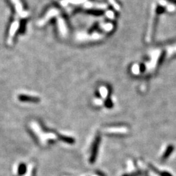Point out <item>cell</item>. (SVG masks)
I'll list each match as a JSON object with an SVG mask.
<instances>
[{
	"mask_svg": "<svg viewBox=\"0 0 176 176\" xmlns=\"http://www.w3.org/2000/svg\"><path fill=\"white\" fill-rule=\"evenodd\" d=\"M30 126L34 133L37 136L40 143L43 146H46L48 141L54 140L57 139V136L55 134L52 133V132H45L43 131L37 122L32 121L30 123Z\"/></svg>",
	"mask_w": 176,
	"mask_h": 176,
	"instance_id": "1",
	"label": "cell"
},
{
	"mask_svg": "<svg viewBox=\"0 0 176 176\" xmlns=\"http://www.w3.org/2000/svg\"><path fill=\"white\" fill-rule=\"evenodd\" d=\"M60 14V11L57 9H51L50 10H49L47 13L46 14L45 16L43 17L42 19L40 20L38 22V25L39 26H42L52 18V17H57Z\"/></svg>",
	"mask_w": 176,
	"mask_h": 176,
	"instance_id": "2",
	"label": "cell"
},
{
	"mask_svg": "<svg viewBox=\"0 0 176 176\" xmlns=\"http://www.w3.org/2000/svg\"><path fill=\"white\" fill-rule=\"evenodd\" d=\"M19 22L16 20L14 21L13 23H12L11 26L10 27V30H9V37H8V44L9 45H11L12 43H13V38L16 34L17 32L18 31V28H19Z\"/></svg>",
	"mask_w": 176,
	"mask_h": 176,
	"instance_id": "3",
	"label": "cell"
},
{
	"mask_svg": "<svg viewBox=\"0 0 176 176\" xmlns=\"http://www.w3.org/2000/svg\"><path fill=\"white\" fill-rule=\"evenodd\" d=\"M10 1L14 6L15 10L17 12V13L21 17H25L27 15V13L26 11H24L23 5L21 3L20 0H10Z\"/></svg>",
	"mask_w": 176,
	"mask_h": 176,
	"instance_id": "4",
	"label": "cell"
},
{
	"mask_svg": "<svg viewBox=\"0 0 176 176\" xmlns=\"http://www.w3.org/2000/svg\"><path fill=\"white\" fill-rule=\"evenodd\" d=\"M57 27L59 29V32L62 36H66L67 34V27L66 23L62 18H58L57 20Z\"/></svg>",
	"mask_w": 176,
	"mask_h": 176,
	"instance_id": "5",
	"label": "cell"
},
{
	"mask_svg": "<svg viewBox=\"0 0 176 176\" xmlns=\"http://www.w3.org/2000/svg\"><path fill=\"white\" fill-rule=\"evenodd\" d=\"M85 1L86 0H63L61 4L63 5H65L67 4H69V3L73 4H80L85 3Z\"/></svg>",
	"mask_w": 176,
	"mask_h": 176,
	"instance_id": "6",
	"label": "cell"
},
{
	"mask_svg": "<svg viewBox=\"0 0 176 176\" xmlns=\"http://www.w3.org/2000/svg\"><path fill=\"white\" fill-rule=\"evenodd\" d=\"M19 98H20L21 100L22 101H38L39 98L35 97H32V96H29V95H20Z\"/></svg>",
	"mask_w": 176,
	"mask_h": 176,
	"instance_id": "7",
	"label": "cell"
},
{
	"mask_svg": "<svg viewBox=\"0 0 176 176\" xmlns=\"http://www.w3.org/2000/svg\"><path fill=\"white\" fill-rule=\"evenodd\" d=\"M33 171H34V165L33 164H29L27 169V172L25 176H33Z\"/></svg>",
	"mask_w": 176,
	"mask_h": 176,
	"instance_id": "8",
	"label": "cell"
},
{
	"mask_svg": "<svg viewBox=\"0 0 176 176\" xmlns=\"http://www.w3.org/2000/svg\"><path fill=\"white\" fill-rule=\"evenodd\" d=\"M173 150H174V147H173V146H169L168 147L167 149H166V151H165V154H164L163 158H164V159L167 158V157L172 153V152L173 151Z\"/></svg>",
	"mask_w": 176,
	"mask_h": 176,
	"instance_id": "9",
	"label": "cell"
},
{
	"mask_svg": "<svg viewBox=\"0 0 176 176\" xmlns=\"http://www.w3.org/2000/svg\"><path fill=\"white\" fill-rule=\"evenodd\" d=\"M101 95L103 97L106 98L108 95V90L106 88H101L99 89Z\"/></svg>",
	"mask_w": 176,
	"mask_h": 176,
	"instance_id": "10",
	"label": "cell"
},
{
	"mask_svg": "<svg viewBox=\"0 0 176 176\" xmlns=\"http://www.w3.org/2000/svg\"><path fill=\"white\" fill-rule=\"evenodd\" d=\"M84 7L85 8H92L93 7V4L91 2H89V1H86L84 4Z\"/></svg>",
	"mask_w": 176,
	"mask_h": 176,
	"instance_id": "11",
	"label": "cell"
},
{
	"mask_svg": "<svg viewBox=\"0 0 176 176\" xmlns=\"http://www.w3.org/2000/svg\"><path fill=\"white\" fill-rule=\"evenodd\" d=\"M164 11H165V9H164V8L162 7H159L158 9H157V13H160V14H161L162 13H163Z\"/></svg>",
	"mask_w": 176,
	"mask_h": 176,
	"instance_id": "12",
	"label": "cell"
},
{
	"mask_svg": "<svg viewBox=\"0 0 176 176\" xmlns=\"http://www.w3.org/2000/svg\"><path fill=\"white\" fill-rule=\"evenodd\" d=\"M166 1L170 2V3H171V4L176 5V0H166Z\"/></svg>",
	"mask_w": 176,
	"mask_h": 176,
	"instance_id": "13",
	"label": "cell"
},
{
	"mask_svg": "<svg viewBox=\"0 0 176 176\" xmlns=\"http://www.w3.org/2000/svg\"><path fill=\"white\" fill-rule=\"evenodd\" d=\"M140 69L142 71H144V70H145V66L144 65H142L140 66Z\"/></svg>",
	"mask_w": 176,
	"mask_h": 176,
	"instance_id": "14",
	"label": "cell"
}]
</instances>
